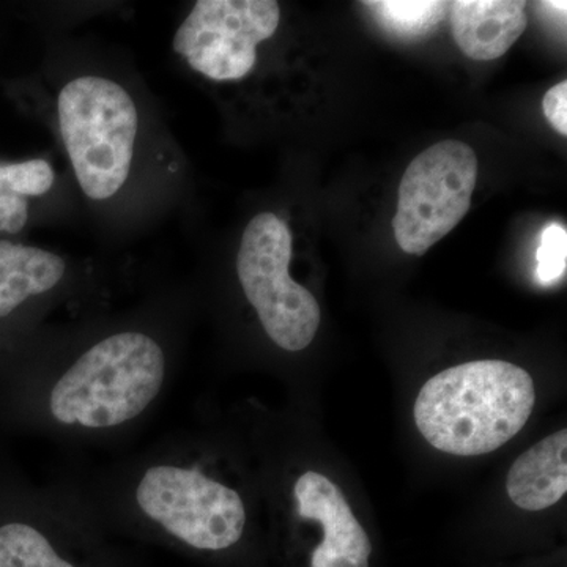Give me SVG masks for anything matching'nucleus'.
I'll return each instance as SVG.
<instances>
[{"mask_svg":"<svg viewBox=\"0 0 567 567\" xmlns=\"http://www.w3.org/2000/svg\"><path fill=\"white\" fill-rule=\"evenodd\" d=\"M535 402V383L525 369L507 361H470L425 382L417 394L415 421L435 450L481 456L516 436Z\"/></svg>","mask_w":567,"mask_h":567,"instance_id":"nucleus-1","label":"nucleus"},{"mask_svg":"<svg viewBox=\"0 0 567 567\" xmlns=\"http://www.w3.org/2000/svg\"><path fill=\"white\" fill-rule=\"evenodd\" d=\"M166 357L151 336L118 333L82 354L51 391L62 424L106 429L140 416L162 391Z\"/></svg>","mask_w":567,"mask_h":567,"instance_id":"nucleus-2","label":"nucleus"},{"mask_svg":"<svg viewBox=\"0 0 567 567\" xmlns=\"http://www.w3.org/2000/svg\"><path fill=\"white\" fill-rule=\"evenodd\" d=\"M59 126L76 181L92 200L111 199L132 171L140 114L118 82L81 76L63 85Z\"/></svg>","mask_w":567,"mask_h":567,"instance_id":"nucleus-3","label":"nucleus"},{"mask_svg":"<svg viewBox=\"0 0 567 567\" xmlns=\"http://www.w3.org/2000/svg\"><path fill=\"white\" fill-rule=\"evenodd\" d=\"M292 251L286 221L275 213H260L246 226L237 274L271 341L287 352H300L315 341L320 306L315 295L290 278Z\"/></svg>","mask_w":567,"mask_h":567,"instance_id":"nucleus-4","label":"nucleus"},{"mask_svg":"<svg viewBox=\"0 0 567 567\" xmlns=\"http://www.w3.org/2000/svg\"><path fill=\"white\" fill-rule=\"evenodd\" d=\"M477 158L470 145L443 141L417 155L399 186L393 229L402 251L423 256L472 207Z\"/></svg>","mask_w":567,"mask_h":567,"instance_id":"nucleus-5","label":"nucleus"},{"mask_svg":"<svg viewBox=\"0 0 567 567\" xmlns=\"http://www.w3.org/2000/svg\"><path fill=\"white\" fill-rule=\"evenodd\" d=\"M136 498L145 516L197 550H224L244 535V499L197 470L152 466L142 476Z\"/></svg>","mask_w":567,"mask_h":567,"instance_id":"nucleus-6","label":"nucleus"},{"mask_svg":"<svg viewBox=\"0 0 567 567\" xmlns=\"http://www.w3.org/2000/svg\"><path fill=\"white\" fill-rule=\"evenodd\" d=\"M279 21L275 0H199L175 32L173 48L208 80H244L256 66L257 47L275 35Z\"/></svg>","mask_w":567,"mask_h":567,"instance_id":"nucleus-7","label":"nucleus"},{"mask_svg":"<svg viewBox=\"0 0 567 567\" xmlns=\"http://www.w3.org/2000/svg\"><path fill=\"white\" fill-rule=\"evenodd\" d=\"M298 514L322 524V544L312 554L311 567H369L371 540L353 516L341 488L320 473H305L295 484Z\"/></svg>","mask_w":567,"mask_h":567,"instance_id":"nucleus-8","label":"nucleus"},{"mask_svg":"<svg viewBox=\"0 0 567 567\" xmlns=\"http://www.w3.org/2000/svg\"><path fill=\"white\" fill-rule=\"evenodd\" d=\"M527 3L518 0H456L450 2L454 39L466 58H502L527 29Z\"/></svg>","mask_w":567,"mask_h":567,"instance_id":"nucleus-9","label":"nucleus"},{"mask_svg":"<svg viewBox=\"0 0 567 567\" xmlns=\"http://www.w3.org/2000/svg\"><path fill=\"white\" fill-rule=\"evenodd\" d=\"M507 495L525 511L557 505L567 492V431L540 440L522 454L507 475Z\"/></svg>","mask_w":567,"mask_h":567,"instance_id":"nucleus-10","label":"nucleus"},{"mask_svg":"<svg viewBox=\"0 0 567 567\" xmlns=\"http://www.w3.org/2000/svg\"><path fill=\"white\" fill-rule=\"evenodd\" d=\"M58 254L0 240V320L13 315L29 298L54 289L65 276Z\"/></svg>","mask_w":567,"mask_h":567,"instance_id":"nucleus-11","label":"nucleus"},{"mask_svg":"<svg viewBox=\"0 0 567 567\" xmlns=\"http://www.w3.org/2000/svg\"><path fill=\"white\" fill-rule=\"evenodd\" d=\"M54 185L47 159L0 163V234H20L29 221V197H40Z\"/></svg>","mask_w":567,"mask_h":567,"instance_id":"nucleus-12","label":"nucleus"},{"mask_svg":"<svg viewBox=\"0 0 567 567\" xmlns=\"http://www.w3.org/2000/svg\"><path fill=\"white\" fill-rule=\"evenodd\" d=\"M0 567H74L59 557L47 536L24 522L0 524Z\"/></svg>","mask_w":567,"mask_h":567,"instance_id":"nucleus-13","label":"nucleus"},{"mask_svg":"<svg viewBox=\"0 0 567 567\" xmlns=\"http://www.w3.org/2000/svg\"><path fill=\"white\" fill-rule=\"evenodd\" d=\"M386 29L404 37H420L434 29L447 13L446 2H364Z\"/></svg>","mask_w":567,"mask_h":567,"instance_id":"nucleus-14","label":"nucleus"},{"mask_svg":"<svg viewBox=\"0 0 567 567\" xmlns=\"http://www.w3.org/2000/svg\"><path fill=\"white\" fill-rule=\"evenodd\" d=\"M567 267V233L559 223L548 224L536 249V279L540 286H551L565 278Z\"/></svg>","mask_w":567,"mask_h":567,"instance_id":"nucleus-15","label":"nucleus"},{"mask_svg":"<svg viewBox=\"0 0 567 567\" xmlns=\"http://www.w3.org/2000/svg\"><path fill=\"white\" fill-rule=\"evenodd\" d=\"M544 114L550 125L563 136H567V82H558L544 96Z\"/></svg>","mask_w":567,"mask_h":567,"instance_id":"nucleus-16","label":"nucleus"}]
</instances>
